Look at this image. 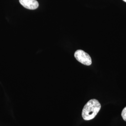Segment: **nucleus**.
Returning a JSON list of instances; mask_svg holds the SVG:
<instances>
[{
  "label": "nucleus",
  "instance_id": "nucleus-5",
  "mask_svg": "<svg viewBox=\"0 0 126 126\" xmlns=\"http://www.w3.org/2000/svg\"><path fill=\"white\" fill-rule=\"evenodd\" d=\"M123 0V1H124L125 2H126V0Z\"/></svg>",
  "mask_w": 126,
  "mask_h": 126
},
{
  "label": "nucleus",
  "instance_id": "nucleus-2",
  "mask_svg": "<svg viewBox=\"0 0 126 126\" xmlns=\"http://www.w3.org/2000/svg\"><path fill=\"white\" fill-rule=\"evenodd\" d=\"M74 57L79 62L84 65H90L92 63L90 55L83 50H76L74 53Z\"/></svg>",
  "mask_w": 126,
  "mask_h": 126
},
{
  "label": "nucleus",
  "instance_id": "nucleus-1",
  "mask_svg": "<svg viewBox=\"0 0 126 126\" xmlns=\"http://www.w3.org/2000/svg\"><path fill=\"white\" fill-rule=\"evenodd\" d=\"M100 108L101 105L98 100L91 99L83 108L82 112L83 118L86 121L93 119L99 113Z\"/></svg>",
  "mask_w": 126,
  "mask_h": 126
},
{
  "label": "nucleus",
  "instance_id": "nucleus-4",
  "mask_svg": "<svg viewBox=\"0 0 126 126\" xmlns=\"http://www.w3.org/2000/svg\"><path fill=\"white\" fill-rule=\"evenodd\" d=\"M122 119L126 122V107L122 111Z\"/></svg>",
  "mask_w": 126,
  "mask_h": 126
},
{
  "label": "nucleus",
  "instance_id": "nucleus-3",
  "mask_svg": "<svg viewBox=\"0 0 126 126\" xmlns=\"http://www.w3.org/2000/svg\"><path fill=\"white\" fill-rule=\"evenodd\" d=\"M20 4L27 9L34 10L38 7L39 4L36 0H19Z\"/></svg>",
  "mask_w": 126,
  "mask_h": 126
}]
</instances>
